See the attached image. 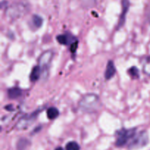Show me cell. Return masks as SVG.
<instances>
[{
  "label": "cell",
  "mask_w": 150,
  "mask_h": 150,
  "mask_svg": "<svg viewBox=\"0 0 150 150\" xmlns=\"http://www.w3.org/2000/svg\"><path fill=\"white\" fill-rule=\"evenodd\" d=\"M129 8H130V1L128 0H122V13L120 14V18H119L117 27V29H120L122 26H124L126 16H127V13H128Z\"/></svg>",
  "instance_id": "cell-8"
},
{
  "label": "cell",
  "mask_w": 150,
  "mask_h": 150,
  "mask_svg": "<svg viewBox=\"0 0 150 150\" xmlns=\"http://www.w3.org/2000/svg\"><path fill=\"white\" fill-rule=\"evenodd\" d=\"M143 71L145 74L150 76V56L144 59L143 62Z\"/></svg>",
  "instance_id": "cell-14"
},
{
  "label": "cell",
  "mask_w": 150,
  "mask_h": 150,
  "mask_svg": "<svg viewBox=\"0 0 150 150\" xmlns=\"http://www.w3.org/2000/svg\"><path fill=\"white\" fill-rule=\"evenodd\" d=\"M53 57H54V52L51 50H48L42 52L38 59V65L40 67L42 70V76L44 79L48 78Z\"/></svg>",
  "instance_id": "cell-2"
},
{
  "label": "cell",
  "mask_w": 150,
  "mask_h": 150,
  "mask_svg": "<svg viewBox=\"0 0 150 150\" xmlns=\"http://www.w3.org/2000/svg\"><path fill=\"white\" fill-rule=\"evenodd\" d=\"M136 128L125 129L122 128L118 130L116 133L117 139H116V146L121 147L125 146L129 142V141L132 140L136 135Z\"/></svg>",
  "instance_id": "cell-3"
},
{
  "label": "cell",
  "mask_w": 150,
  "mask_h": 150,
  "mask_svg": "<svg viewBox=\"0 0 150 150\" xmlns=\"http://www.w3.org/2000/svg\"><path fill=\"white\" fill-rule=\"evenodd\" d=\"M148 142V136L146 132H141L139 133H136L130 143L129 147L132 148L140 147V146H144Z\"/></svg>",
  "instance_id": "cell-7"
},
{
  "label": "cell",
  "mask_w": 150,
  "mask_h": 150,
  "mask_svg": "<svg viewBox=\"0 0 150 150\" xmlns=\"http://www.w3.org/2000/svg\"><path fill=\"white\" fill-rule=\"evenodd\" d=\"M27 11L26 5L22 3H17L13 5L10 6L7 10V17L10 18L11 19H16L21 17V16L24 15Z\"/></svg>",
  "instance_id": "cell-5"
},
{
  "label": "cell",
  "mask_w": 150,
  "mask_h": 150,
  "mask_svg": "<svg viewBox=\"0 0 150 150\" xmlns=\"http://www.w3.org/2000/svg\"><path fill=\"white\" fill-rule=\"evenodd\" d=\"M65 150H80V146L76 142H70L67 144Z\"/></svg>",
  "instance_id": "cell-16"
},
{
  "label": "cell",
  "mask_w": 150,
  "mask_h": 150,
  "mask_svg": "<svg viewBox=\"0 0 150 150\" xmlns=\"http://www.w3.org/2000/svg\"><path fill=\"white\" fill-rule=\"evenodd\" d=\"M57 40L61 45L70 46V50L72 53L76 52L78 48V40L70 32L59 35L57 36Z\"/></svg>",
  "instance_id": "cell-4"
},
{
  "label": "cell",
  "mask_w": 150,
  "mask_h": 150,
  "mask_svg": "<svg viewBox=\"0 0 150 150\" xmlns=\"http://www.w3.org/2000/svg\"><path fill=\"white\" fill-rule=\"evenodd\" d=\"M46 114L47 117L49 120H55L56 118H57L59 117V111L58 108H56V107H50V108H48L47 109Z\"/></svg>",
  "instance_id": "cell-12"
},
{
  "label": "cell",
  "mask_w": 150,
  "mask_h": 150,
  "mask_svg": "<svg viewBox=\"0 0 150 150\" xmlns=\"http://www.w3.org/2000/svg\"><path fill=\"white\" fill-rule=\"evenodd\" d=\"M55 150H63V149H62V148L60 147V146H59V147H57V149H56Z\"/></svg>",
  "instance_id": "cell-18"
},
{
  "label": "cell",
  "mask_w": 150,
  "mask_h": 150,
  "mask_svg": "<svg viewBox=\"0 0 150 150\" xmlns=\"http://www.w3.org/2000/svg\"><path fill=\"white\" fill-rule=\"evenodd\" d=\"M42 23H43V19L41 16L38 15H34L32 18V23L34 27L36 29H39L42 26Z\"/></svg>",
  "instance_id": "cell-13"
},
{
  "label": "cell",
  "mask_w": 150,
  "mask_h": 150,
  "mask_svg": "<svg viewBox=\"0 0 150 150\" xmlns=\"http://www.w3.org/2000/svg\"><path fill=\"white\" fill-rule=\"evenodd\" d=\"M23 95V91L19 87H12L7 90V96L11 100L18 99Z\"/></svg>",
  "instance_id": "cell-10"
},
{
  "label": "cell",
  "mask_w": 150,
  "mask_h": 150,
  "mask_svg": "<svg viewBox=\"0 0 150 150\" xmlns=\"http://www.w3.org/2000/svg\"><path fill=\"white\" fill-rule=\"evenodd\" d=\"M102 106L101 100L98 95L94 93H87L82 96L79 102V107L83 112L95 113L99 111Z\"/></svg>",
  "instance_id": "cell-1"
},
{
  "label": "cell",
  "mask_w": 150,
  "mask_h": 150,
  "mask_svg": "<svg viewBox=\"0 0 150 150\" xmlns=\"http://www.w3.org/2000/svg\"><path fill=\"white\" fill-rule=\"evenodd\" d=\"M148 21H149V23H150V10L149 13H148Z\"/></svg>",
  "instance_id": "cell-17"
},
{
  "label": "cell",
  "mask_w": 150,
  "mask_h": 150,
  "mask_svg": "<svg viewBox=\"0 0 150 150\" xmlns=\"http://www.w3.org/2000/svg\"><path fill=\"white\" fill-rule=\"evenodd\" d=\"M40 111H42V109L37 110V111L31 113L30 114H27V115H25L23 117H21L17 123V128L19 130L27 128L35 121Z\"/></svg>",
  "instance_id": "cell-6"
},
{
  "label": "cell",
  "mask_w": 150,
  "mask_h": 150,
  "mask_svg": "<svg viewBox=\"0 0 150 150\" xmlns=\"http://www.w3.org/2000/svg\"><path fill=\"white\" fill-rule=\"evenodd\" d=\"M42 75V70L39 65H36L32 68L30 74V81L32 82H36L40 78Z\"/></svg>",
  "instance_id": "cell-11"
},
{
  "label": "cell",
  "mask_w": 150,
  "mask_h": 150,
  "mask_svg": "<svg viewBox=\"0 0 150 150\" xmlns=\"http://www.w3.org/2000/svg\"><path fill=\"white\" fill-rule=\"evenodd\" d=\"M127 73H128L129 76L131 78H133V79H136L139 77V70L138 67H135V66L130 67L128 70H127Z\"/></svg>",
  "instance_id": "cell-15"
},
{
  "label": "cell",
  "mask_w": 150,
  "mask_h": 150,
  "mask_svg": "<svg viewBox=\"0 0 150 150\" xmlns=\"http://www.w3.org/2000/svg\"><path fill=\"white\" fill-rule=\"evenodd\" d=\"M116 73H117V70H116V67L114 65V62L112 60H109L107 63L105 73H104V77H105V80L108 81L112 79L115 76Z\"/></svg>",
  "instance_id": "cell-9"
}]
</instances>
